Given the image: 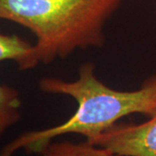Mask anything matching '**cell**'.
I'll list each match as a JSON object with an SVG mask.
<instances>
[{"instance_id":"cell-6","label":"cell","mask_w":156,"mask_h":156,"mask_svg":"<svg viewBox=\"0 0 156 156\" xmlns=\"http://www.w3.org/2000/svg\"><path fill=\"white\" fill-rule=\"evenodd\" d=\"M22 101L17 89L0 83V139L19 121Z\"/></svg>"},{"instance_id":"cell-4","label":"cell","mask_w":156,"mask_h":156,"mask_svg":"<svg viewBox=\"0 0 156 156\" xmlns=\"http://www.w3.org/2000/svg\"><path fill=\"white\" fill-rule=\"evenodd\" d=\"M15 62L20 70H28L37 66L35 45L17 35H6L0 32V62Z\"/></svg>"},{"instance_id":"cell-2","label":"cell","mask_w":156,"mask_h":156,"mask_svg":"<svg viewBox=\"0 0 156 156\" xmlns=\"http://www.w3.org/2000/svg\"><path fill=\"white\" fill-rule=\"evenodd\" d=\"M122 0H0V19L35 35L39 62L50 64L77 50L101 48L105 25Z\"/></svg>"},{"instance_id":"cell-1","label":"cell","mask_w":156,"mask_h":156,"mask_svg":"<svg viewBox=\"0 0 156 156\" xmlns=\"http://www.w3.org/2000/svg\"><path fill=\"white\" fill-rule=\"evenodd\" d=\"M95 71L94 63L84 62L75 81L42 78L39 89L43 93L71 97L76 102V110L59 125L19 135L3 147L0 156H13L20 149L37 154L57 137L65 134H80L89 140L124 117L134 114L148 117L156 111V74L145 79L139 89L117 90L103 83Z\"/></svg>"},{"instance_id":"cell-5","label":"cell","mask_w":156,"mask_h":156,"mask_svg":"<svg viewBox=\"0 0 156 156\" xmlns=\"http://www.w3.org/2000/svg\"><path fill=\"white\" fill-rule=\"evenodd\" d=\"M37 156H115L109 150L99 146L84 142H72L69 140L52 141L41 151Z\"/></svg>"},{"instance_id":"cell-3","label":"cell","mask_w":156,"mask_h":156,"mask_svg":"<svg viewBox=\"0 0 156 156\" xmlns=\"http://www.w3.org/2000/svg\"><path fill=\"white\" fill-rule=\"evenodd\" d=\"M87 141L115 156H156V111L143 122H118Z\"/></svg>"}]
</instances>
